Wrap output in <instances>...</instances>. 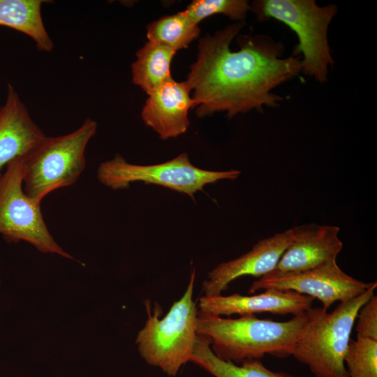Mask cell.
Returning <instances> with one entry per match:
<instances>
[{
  "mask_svg": "<svg viewBox=\"0 0 377 377\" xmlns=\"http://www.w3.org/2000/svg\"><path fill=\"white\" fill-rule=\"evenodd\" d=\"M45 137L14 87L8 84L6 102L0 108V177L3 167L26 156Z\"/></svg>",
  "mask_w": 377,
  "mask_h": 377,
  "instance_id": "14",
  "label": "cell"
},
{
  "mask_svg": "<svg viewBox=\"0 0 377 377\" xmlns=\"http://www.w3.org/2000/svg\"><path fill=\"white\" fill-rule=\"evenodd\" d=\"M200 33L198 24L184 10L163 16L147 27L149 41L164 45L176 52L187 48Z\"/></svg>",
  "mask_w": 377,
  "mask_h": 377,
  "instance_id": "18",
  "label": "cell"
},
{
  "mask_svg": "<svg viewBox=\"0 0 377 377\" xmlns=\"http://www.w3.org/2000/svg\"><path fill=\"white\" fill-rule=\"evenodd\" d=\"M295 237V227L258 241L239 257L218 265L202 283L203 296L220 295L234 280L243 276L258 279L273 271Z\"/></svg>",
  "mask_w": 377,
  "mask_h": 377,
  "instance_id": "10",
  "label": "cell"
},
{
  "mask_svg": "<svg viewBox=\"0 0 377 377\" xmlns=\"http://www.w3.org/2000/svg\"><path fill=\"white\" fill-rule=\"evenodd\" d=\"M191 362L201 367L214 377H297L284 371H274L259 360L249 359L241 365L218 357L208 341L197 335Z\"/></svg>",
  "mask_w": 377,
  "mask_h": 377,
  "instance_id": "17",
  "label": "cell"
},
{
  "mask_svg": "<svg viewBox=\"0 0 377 377\" xmlns=\"http://www.w3.org/2000/svg\"><path fill=\"white\" fill-rule=\"evenodd\" d=\"M250 9L258 21L276 20L293 30L298 38L293 56H302L301 73L320 84L327 82L329 66L334 63L327 32L337 5L319 6L314 0H258Z\"/></svg>",
  "mask_w": 377,
  "mask_h": 377,
  "instance_id": "5",
  "label": "cell"
},
{
  "mask_svg": "<svg viewBox=\"0 0 377 377\" xmlns=\"http://www.w3.org/2000/svg\"><path fill=\"white\" fill-rule=\"evenodd\" d=\"M344 363L349 377H377V341L358 337L350 339Z\"/></svg>",
  "mask_w": 377,
  "mask_h": 377,
  "instance_id": "19",
  "label": "cell"
},
{
  "mask_svg": "<svg viewBox=\"0 0 377 377\" xmlns=\"http://www.w3.org/2000/svg\"><path fill=\"white\" fill-rule=\"evenodd\" d=\"M195 279L194 268L184 293L161 318L160 306H154L151 313L150 302H145L147 319L136 337L138 349L148 364L170 376H175L191 362L198 335V309L193 299Z\"/></svg>",
  "mask_w": 377,
  "mask_h": 377,
  "instance_id": "4",
  "label": "cell"
},
{
  "mask_svg": "<svg viewBox=\"0 0 377 377\" xmlns=\"http://www.w3.org/2000/svg\"><path fill=\"white\" fill-rule=\"evenodd\" d=\"M43 0H0V25L20 31L36 43L38 50L50 52L54 43L43 21Z\"/></svg>",
  "mask_w": 377,
  "mask_h": 377,
  "instance_id": "15",
  "label": "cell"
},
{
  "mask_svg": "<svg viewBox=\"0 0 377 377\" xmlns=\"http://www.w3.org/2000/svg\"><path fill=\"white\" fill-rule=\"evenodd\" d=\"M176 52L148 40L139 49L131 64L132 82L148 95L172 77L170 64Z\"/></svg>",
  "mask_w": 377,
  "mask_h": 377,
  "instance_id": "16",
  "label": "cell"
},
{
  "mask_svg": "<svg viewBox=\"0 0 377 377\" xmlns=\"http://www.w3.org/2000/svg\"><path fill=\"white\" fill-rule=\"evenodd\" d=\"M307 320L306 311L283 322L259 319L255 315L224 318L198 312L197 334L206 339L220 359L234 363L270 355H292Z\"/></svg>",
  "mask_w": 377,
  "mask_h": 377,
  "instance_id": "2",
  "label": "cell"
},
{
  "mask_svg": "<svg viewBox=\"0 0 377 377\" xmlns=\"http://www.w3.org/2000/svg\"><path fill=\"white\" fill-rule=\"evenodd\" d=\"M313 300L312 297L293 290L267 289L254 295L202 296L198 312L215 316L233 314L244 316L265 312L294 316L311 308Z\"/></svg>",
  "mask_w": 377,
  "mask_h": 377,
  "instance_id": "11",
  "label": "cell"
},
{
  "mask_svg": "<svg viewBox=\"0 0 377 377\" xmlns=\"http://www.w3.org/2000/svg\"><path fill=\"white\" fill-rule=\"evenodd\" d=\"M250 10L246 0H194L184 10L197 24L209 16L221 14L232 20L244 22Z\"/></svg>",
  "mask_w": 377,
  "mask_h": 377,
  "instance_id": "20",
  "label": "cell"
},
{
  "mask_svg": "<svg viewBox=\"0 0 377 377\" xmlns=\"http://www.w3.org/2000/svg\"><path fill=\"white\" fill-rule=\"evenodd\" d=\"M376 281L363 293L341 302L331 312L323 307L306 311L307 320L292 356L316 377H349L344 363L350 336L360 307L373 295Z\"/></svg>",
  "mask_w": 377,
  "mask_h": 377,
  "instance_id": "3",
  "label": "cell"
},
{
  "mask_svg": "<svg viewBox=\"0 0 377 377\" xmlns=\"http://www.w3.org/2000/svg\"><path fill=\"white\" fill-rule=\"evenodd\" d=\"M372 283L349 276L334 262L302 272L272 271L254 281L249 293L267 289L293 290L318 299L327 310L337 301L344 302L363 293Z\"/></svg>",
  "mask_w": 377,
  "mask_h": 377,
  "instance_id": "9",
  "label": "cell"
},
{
  "mask_svg": "<svg viewBox=\"0 0 377 377\" xmlns=\"http://www.w3.org/2000/svg\"><path fill=\"white\" fill-rule=\"evenodd\" d=\"M238 170L213 171L193 165L186 153L164 163L154 165H135L128 163L121 155L100 164L97 179L105 186L119 190L128 188L133 182H142L162 186L194 200V194L204 191L205 185L221 179H236Z\"/></svg>",
  "mask_w": 377,
  "mask_h": 377,
  "instance_id": "7",
  "label": "cell"
},
{
  "mask_svg": "<svg viewBox=\"0 0 377 377\" xmlns=\"http://www.w3.org/2000/svg\"><path fill=\"white\" fill-rule=\"evenodd\" d=\"M96 131L97 123L87 119L68 134L46 136L23 156V189L26 195L41 203L52 191L74 184L85 168V149Z\"/></svg>",
  "mask_w": 377,
  "mask_h": 377,
  "instance_id": "6",
  "label": "cell"
},
{
  "mask_svg": "<svg viewBox=\"0 0 377 377\" xmlns=\"http://www.w3.org/2000/svg\"><path fill=\"white\" fill-rule=\"evenodd\" d=\"M339 232L334 226L310 223L295 227L294 239L273 272H302L337 262L343 247Z\"/></svg>",
  "mask_w": 377,
  "mask_h": 377,
  "instance_id": "12",
  "label": "cell"
},
{
  "mask_svg": "<svg viewBox=\"0 0 377 377\" xmlns=\"http://www.w3.org/2000/svg\"><path fill=\"white\" fill-rule=\"evenodd\" d=\"M191 92L186 81L171 78L148 95L141 112L143 122L162 140L184 133L190 123L188 110L194 107Z\"/></svg>",
  "mask_w": 377,
  "mask_h": 377,
  "instance_id": "13",
  "label": "cell"
},
{
  "mask_svg": "<svg viewBox=\"0 0 377 377\" xmlns=\"http://www.w3.org/2000/svg\"><path fill=\"white\" fill-rule=\"evenodd\" d=\"M22 160L21 156L8 163L0 177V234L8 242L23 240L41 252L73 258L50 234L40 203L24 193Z\"/></svg>",
  "mask_w": 377,
  "mask_h": 377,
  "instance_id": "8",
  "label": "cell"
},
{
  "mask_svg": "<svg viewBox=\"0 0 377 377\" xmlns=\"http://www.w3.org/2000/svg\"><path fill=\"white\" fill-rule=\"evenodd\" d=\"M357 337L377 341V296L373 295L357 314Z\"/></svg>",
  "mask_w": 377,
  "mask_h": 377,
  "instance_id": "21",
  "label": "cell"
},
{
  "mask_svg": "<svg viewBox=\"0 0 377 377\" xmlns=\"http://www.w3.org/2000/svg\"><path fill=\"white\" fill-rule=\"evenodd\" d=\"M244 25L236 22L199 42L197 59L185 80L199 117L226 112L230 119L278 108L283 98L273 89L301 73L300 57L282 58L283 45L268 36H244L239 50L231 51V42Z\"/></svg>",
  "mask_w": 377,
  "mask_h": 377,
  "instance_id": "1",
  "label": "cell"
}]
</instances>
